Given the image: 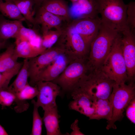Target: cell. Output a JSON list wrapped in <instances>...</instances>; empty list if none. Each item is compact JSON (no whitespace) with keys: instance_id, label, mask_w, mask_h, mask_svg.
I'll return each mask as SVG.
<instances>
[{"instance_id":"1","label":"cell","mask_w":135,"mask_h":135,"mask_svg":"<svg viewBox=\"0 0 135 135\" xmlns=\"http://www.w3.org/2000/svg\"><path fill=\"white\" fill-rule=\"evenodd\" d=\"M119 33L101 23L97 34L90 45L86 63L88 70L90 72L101 68Z\"/></svg>"},{"instance_id":"2","label":"cell","mask_w":135,"mask_h":135,"mask_svg":"<svg viewBox=\"0 0 135 135\" xmlns=\"http://www.w3.org/2000/svg\"><path fill=\"white\" fill-rule=\"evenodd\" d=\"M101 23L119 32L129 28L127 23V4L123 0H95Z\"/></svg>"},{"instance_id":"3","label":"cell","mask_w":135,"mask_h":135,"mask_svg":"<svg viewBox=\"0 0 135 135\" xmlns=\"http://www.w3.org/2000/svg\"><path fill=\"white\" fill-rule=\"evenodd\" d=\"M121 36V34L119 33L100 68L109 78L118 84L125 83L128 80L122 54Z\"/></svg>"},{"instance_id":"4","label":"cell","mask_w":135,"mask_h":135,"mask_svg":"<svg viewBox=\"0 0 135 135\" xmlns=\"http://www.w3.org/2000/svg\"><path fill=\"white\" fill-rule=\"evenodd\" d=\"M115 83L100 68L90 72L84 76L76 86L86 92L94 100L109 98Z\"/></svg>"},{"instance_id":"5","label":"cell","mask_w":135,"mask_h":135,"mask_svg":"<svg viewBox=\"0 0 135 135\" xmlns=\"http://www.w3.org/2000/svg\"><path fill=\"white\" fill-rule=\"evenodd\" d=\"M135 98V86L134 81L128 84L125 83L114 85L109 98L112 106V115L111 120L107 122L106 128L116 129L115 123L124 117L123 112L130 102Z\"/></svg>"},{"instance_id":"6","label":"cell","mask_w":135,"mask_h":135,"mask_svg":"<svg viewBox=\"0 0 135 135\" xmlns=\"http://www.w3.org/2000/svg\"><path fill=\"white\" fill-rule=\"evenodd\" d=\"M72 60H85L90 49L83 38L67 24L56 43Z\"/></svg>"},{"instance_id":"7","label":"cell","mask_w":135,"mask_h":135,"mask_svg":"<svg viewBox=\"0 0 135 135\" xmlns=\"http://www.w3.org/2000/svg\"><path fill=\"white\" fill-rule=\"evenodd\" d=\"M84 60L77 59L72 60L62 74L52 82L63 90L71 92L88 71Z\"/></svg>"},{"instance_id":"8","label":"cell","mask_w":135,"mask_h":135,"mask_svg":"<svg viewBox=\"0 0 135 135\" xmlns=\"http://www.w3.org/2000/svg\"><path fill=\"white\" fill-rule=\"evenodd\" d=\"M64 52L56 46L47 49L39 55L28 60L29 84L35 86L37 78L41 72L60 54Z\"/></svg>"},{"instance_id":"9","label":"cell","mask_w":135,"mask_h":135,"mask_svg":"<svg viewBox=\"0 0 135 135\" xmlns=\"http://www.w3.org/2000/svg\"><path fill=\"white\" fill-rule=\"evenodd\" d=\"M35 85L38 90L36 103L38 107L44 110L57 106L56 99L60 92L59 85L52 81H38Z\"/></svg>"},{"instance_id":"10","label":"cell","mask_w":135,"mask_h":135,"mask_svg":"<svg viewBox=\"0 0 135 135\" xmlns=\"http://www.w3.org/2000/svg\"><path fill=\"white\" fill-rule=\"evenodd\" d=\"M123 56L128 80L134 81L135 74V34L128 28L121 33Z\"/></svg>"},{"instance_id":"11","label":"cell","mask_w":135,"mask_h":135,"mask_svg":"<svg viewBox=\"0 0 135 135\" xmlns=\"http://www.w3.org/2000/svg\"><path fill=\"white\" fill-rule=\"evenodd\" d=\"M68 24L90 46L98 32L101 21L100 18L98 16L72 19Z\"/></svg>"},{"instance_id":"12","label":"cell","mask_w":135,"mask_h":135,"mask_svg":"<svg viewBox=\"0 0 135 135\" xmlns=\"http://www.w3.org/2000/svg\"><path fill=\"white\" fill-rule=\"evenodd\" d=\"M70 92L73 100L69 104L70 109L76 111L90 118L95 111L94 100L77 86Z\"/></svg>"},{"instance_id":"13","label":"cell","mask_w":135,"mask_h":135,"mask_svg":"<svg viewBox=\"0 0 135 135\" xmlns=\"http://www.w3.org/2000/svg\"><path fill=\"white\" fill-rule=\"evenodd\" d=\"M34 20L35 25L41 26L42 33L53 29L62 30L68 23L62 17L48 12L41 6L38 8Z\"/></svg>"},{"instance_id":"14","label":"cell","mask_w":135,"mask_h":135,"mask_svg":"<svg viewBox=\"0 0 135 135\" xmlns=\"http://www.w3.org/2000/svg\"><path fill=\"white\" fill-rule=\"evenodd\" d=\"M72 61L64 53L60 54L41 72L36 83L54 80L62 74Z\"/></svg>"},{"instance_id":"15","label":"cell","mask_w":135,"mask_h":135,"mask_svg":"<svg viewBox=\"0 0 135 135\" xmlns=\"http://www.w3.org/2000/svg\"><path fill=\"white\" fill-rule=\"evenodd\" d=\"M69 12L72 19L98 16L95 0H78L72 2Z\"/></svg>"},{"instance_id":"16","label":"cell","mask_w":135,"mask_h":135,"mask_svg":"<svg viewBox=\"0 0 135 135\" xmlns=\"http://www.w3.org/2000/svg\"><path fill=\"white\" fill-rule=\"evenodd\" d=\"M15 53L18 58L29 59L41 54L46 50L41 46L34 45L19 37L16 38Z\"/></svg>"},{"instance_id":"17","label":"cell","mask_w":135,"mask_h":135,"mask_svg":"<svg viewBox=\"0 0 135 135\" xmlns=\"http://www.w3.org/2000/svg\"><path fill=\"white\" fill-rule=\"evenodd\" d=\"M40 6L46 10L63 18L68 23L72 20L69 8L64 0H44Z\"/></svg>"},{"instance_id":"18","label":"cell","mask_w":135,"mask_h":135,"mask_svg":"<svg viewBox=\"0 0 135 135\" xmlns=\"http://www.w3.org/2000/svg\"><path fill=\"white\" fill-rule=\"evenodd\" d=\"M44 111L43 120L47 135H62L60 131L59 123L60 116L57 106L48 109Z\"/></svg>"},{"instance_id":"19","label":"cell","mask_w":135,"mask_h":135,"mask_svg":"<svg viewBox=\"0 0 135 135\" xmlns=\"http://www.w3.org/2000/svg\"><path fill=\"white\" fill-rule=\"evenodd\" d=\"M22 22L18 20H10L5 19L0 20V38L6 41L12 38H16L23 25Z\"/></svg>"},{"instance_id":"20","label":"cell","mask_w":135,"mask_h":135,"mask_svg":"<svg viewBox=\"0 0 135 135\" xmlns=\"http://www.w3.org/2000/svg\"><path fill=\"white\" fill-rule=\"evenodd\" d=\"M95 108L94 112L89 120H100L105 119L107 122L111 119L112 115V106L109 98L97 99L94 101Z\"/></svg>"},{"instance_id":"21","label":"cell","mask_w":135,"mask_h":135,"mask_svg":"<svg viewBox=\"0 0 135 135\" xmlns=\"http://www.w3.org/2000/svg\"><path fill=\"white\" fill-rule=\"evenodd\" d=\"M15 46L11 44L8 46L6 50L0 54V72L11 70L19 63L18 58L15 52Z\"/></svg>"},{"instance_id":"22","label":"cell","mask_w":135,"mask_h":135,"mask_svg":"<svg viewBox=\"0 0 135 135\" xmlns=\"http://www.w3.org/2000/svg\"><path fill=\"white\" fill-rule=\"evenodd\" d=\"M28 61V59H24L16 79L8 87L10 90L15 94L18 92L29 84L28 82V79L29 78Z\"/></svg>"},{"instance_id":"23","label":"cell","mask_w":135,"mask_h":135,"mask_svg":"<svg viewBox=\"0 0 135 135\" xmlns=\"http://www.w3.org/2000/svg\"><path fill=\"white\" fill-rule=\"evenodd\" d=\"M0 12L4 16L12 19L22 22L26 20L14 2L0 0Z\"/></svg>"},{"instance_id":"24","label":"cell","mask_w":135,"mask_h":135,"mask_svg":"<svg viewBox=\"0 0 135 135\" xmlns=\"http://www.w3.org/2000/svg\"><path fill=\"white\" fill-rule=\"evenodd\" d=\"M13 2L26 20L35 25L34 11L33 8L34 4L32 0H14Z\"/></svg>"},{"instance_id":"25","label":"cell","mask_w":135,"mask_h":135,"mask_svg":"<svg viewBox=\"0 0 135 135\" xmlns=\"http://www.w3.org/2000/svg\"><path fill=\"white\" fill-rule=\"evenodd\" d=\"M38 93L36 85L33 86L29 84H27L18 92L15 94L16 98L14 102L16 106H20L26 100L33 99L36 96Z\"/></svg>"},{"instance_id":"26","label":"cell","mask_w":135,"mask_h":135,"mask_svg":"<svg viewBox=\"0 0 135 135\" xmlns=\"http://www.w3.org/2000/svg\"><path fill=\"white\" fill-rule=\"evenodd\" d=\"M62 30H52L42 33L41 37L42 46L46 50L53 47L57 42Z\"/></svg>"},{"instance_id":"27","label":"cell","mask_w":135,"mask_h":135,"mask_svg":"<svg viewBox=\"0 0 135 135\" xmlns=\"http://www.w3.org/2000/svg\"><path fill=\"white\" fill-rule=\"evenodd\" d=\"M18 37L26 40L34 45H41L42 38L36 31L32 29L27 28L23 25L20 29Z\"/></svg>"},{"instance_id":"28","label":"cell","mask_w":135,"mask_h":135,"mask_svg":"<svg viewBox=\"0 0 135 135\" xmlns=\"http://www.w3.org/2000/svg\"><path fill=\"white\" fill-rule=\"evenodd\" d=\"M33 105L32 112V124L31 135H41L42 134L43 118L40 116L38 110L39 108L36 105V101L32 100Z\"/></svg>"},{"instance_id":"29","label":"cell","mask_w":135,"mask_h":135,"mask_svg":"<svg viewBox=\"0 0 135 135\" xmlns=\"http://www.w3.org/2000/svg\"><path fill=\"white\" fill-rule=\"evenodd\" d=\"M22 63V62H19L13 68L3 72H0V88H7L8 86L10 80L17 74Z\"/></svg>"},{"instance_id":"30","label":"cell","mask_w":135,"mask_h":135,"mask_svg":"<svg viewBox=\"0 0 135 135\" xmlns=\"http://www.w3.org/2000/svg\"><path fill=\"white\" fill-rule=\"evenodd\" d=\"M8 87L0 88V104L3 108L10 106L16 99L15 94Z\"/></svg>"},{"instance_id":"31","label":"cell","mask_w":135,"mask_h":135,"mask_svg":"<svg viewBox=\"0 0 135 135\" xmlns=\"http://www.w3.org/2000/svg\"><path fill=\"white\" fill-rule=\"evenodd\" d=\"M127 23L131 31L135 34V3L131 2L127 4L126 10Z\"/></svg>"},{"instance_id":"32","label":"cell","mask_w":135,"mask_h":135,"mask_svg":"<svg viewBox=\"0 0 135 135\" xmlns=\"http://www.w3.org/2000/svg\"><path fill=\"white\" fill-rule=\"evenodd\" d=\"M126 114L128 118L134 124L135 123V98L132 100L126 108Z\"/></svg>"},{"instance_id":"33","label":"cell","mask_w":135,"mask_h":135,"mask_svg":"<svg viewBox=\"0 0 135 135\" xmlns=\"http://www.w3.org/2000/svg\"><path fill=\"white\" fill-rule=\"evenodd\" d=\"M78 120H76L71 126L70 128L72 131L71 132V135H83L84 134L80 130V128L78 126Z\"/></svg>"},{"instance_id":"34","label":"cell","mask_w":135,"mask_h":135,"mask_svg":"<svg viewBox=\"0 0 135 135\" xmlns=\"http://www.w3.org/2000/svg\"><path fill=\"white\" fill-rule=\"evenodd\" d=\"M8 134L4 128L0 124V135H8Z\"/></svg>"},{"instance_id":"35","label":"cell","mask_w":135,"mask_h":135,"mask_svg":"<svg viewBox=\"0 0 135 135\" xmlns=\"http://www.w3.org/2000/svg\"><path fill=\"white\" fill-rule=\"evenodd\" d=\"M34 2L35 5L39 8L40 6V5L44 0H32Z\"/></svg>"},{"instance_id":"36","label":"cell","mask_w":135,"mask_h":135,"mask_svg":"<svg viewBox=\"0 0 135 135\" xmlns=\"http://www.w3.org/2000/svg\"><path fill=\"white\" fill-rule=\"evenodd\" d=\"M6 41L0 40V50L6 47Z\"/></svg>"},{"instance_id":"37","label":"cell","mask_w":135,"mask_h":135,"mask_svg":"<svg viewBox=\"0 0 135 135\" xmlns=\"http://www.w3.org/2000/svg\"><path fill=\"white\" fill-rule=\"evenodd\" d=\"M6 2H13L14 0H4Z\"/></svg>"},{"instance_id":"38","label":"cell","mask_w":135,"mask_h":135,"mask_svg":"<svg viewBox=\"0 0 135 135\" xmlns=\"http://www.w3.org/2000/svg\"><path fill=\"white\" fill-rule=\"evenodd\" d=\"M70 0L72 2H75L78 0Z\"/></svg>"},{"instance_id":"39","label":"cell","mask_w":135,"mask_h":135,"mask_svg":"<svg viewBox=\"0 0 135 135\" xmlns=\"http://www.w3.org/2000/svg\"><path fill=\"white\" fill-rule=\"evenodd\" d=\"M0 40H2L0 38ZM3 41H4V40H3Z\"/></svg>"},{"instance_id":"40","label":"cell","mask_w":135,"mask_h":135,"mask_svg":"<svg viewBox=\"0 0 135 135\" xmlns=\"http://www.w3.org/2000/svg\"><path fill=\"white\" fill-rule=\"evenodd\" d=\"M28 108H29V107H28ZM17 113H18V112H17ZM20 113H21V112H20Z\"/></svg>"},{"instance_id":"41","label":"cell","mask_w":135,"mask_h":135,"mask_svg":"<svg viewBox=\"0 0 135 135\" xmlns=\"http://www.w3.org/2000/svg\"></svg>"}]
</instances>
